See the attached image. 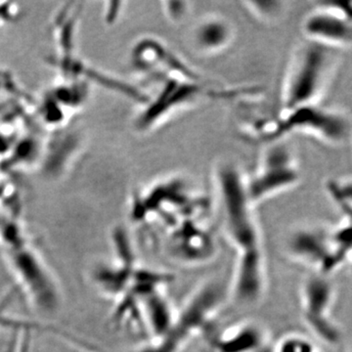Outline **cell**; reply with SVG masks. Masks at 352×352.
I'll return each instance as SVG.
<instances>
[{
    "label": "cell",
    "mask_w": 352,
    "mask_h": 352,
    "mask_svg": "<svg viewBox=\"0 0 352 352\" xmlns=\"http://www.w3.org/2000/svg\"><path fill=\"white\" fill-rule=\"evenodd\" d=\"M131 68L147 83L164 78L201 80L196 69L160 39L147 36L139 39L131 52Z\"/></svg>",
    "instance_id": "cell-11"
},
{
    "label": "cell",
    "mask_w": 352,
    "mask_h": 352,
    "mask_svg": "<svg viewBox=\"0 0 352 352\" xmlns=\"http://www.w3.org/2000/svg\"><path fill=\"white\" fill-rule=\"evenodd\" d=\"M6 252L11 272L32 305L43 310L56 307V284L38 252L27 243Z\"/></svg>",
    "instance_id": "cell-10"
},
{
    "label": "cell",
    "mask_w": 352,
    "mask_h": 352,
    "mask_svg": "<svg viewBox=\"0 0 352 352\" xmlns=\"http://www.w3.org/2000/svg\"><path fill=\"white\" fill-rule=\"evenodd\" d=\"M265 352H322V349L312 338L302 333H291L280 338Z\"/></svg>",
    "instance_id": "cell-17"
},
{
    "label": "cell",
    "mask_w": 352,
    "mask_h": 352,
    "mask_svg": "<svg viewBox=\"0 0 352 352\" xmlns=\"http://www.w3.org/2000/svg\"><path fill=\"white\" fill-rule=\"evenodd\" d=\"M50 134L21 90L0 99V173L18 175L43 168Z\"/></svg>",
    "instance_id": "cell-2"
},
{
    "label": "cell",
    "mask_w": 352,
    "mask_h": 352,
    "mask_svg": "<svg viewBox=\"0 0 352 352\" xmlns=\"http://www.w3.org/2000/svg\"><path fill=\"white\" fill-rule=\"evenodd\" d=\"M221 303V289L217 284L201 285L177 310L168 332L135 352H182L196 338L207 337L214 330Z\"/></svg>",
    "instance_id": "cell-5"
},
{
    "label": "cell",
    "mask_w": 352,
    "mask_h": 352,
    "mask_svg": "<svg viewBox=\"0 0 352 352\" xmlns=\"http://www.w3.org/2000/svg\"><path fill=\"white\" fill-rule=\"evenodd\" d=\"M212 352H265L270 346L267 331L258 322L242 320L207 336Z\"/></svg>",
    "instance_id": "cell-14"
},
{
    "label": "cell",
    "mask_w": 352,
    "mask_h": 352,
    "mask_svg": "<svg viewBox=\"0 0 352 352\" xmlns=\"http://www.w3.org/2000/svg\"><path fill=\"white\" fill-rule=\"evenodd\" d=\"M214 187L220 231L234 252L229 298L237 307H256L267 291V261L247 176L233 162H219L214 170Z\"/></svg>",
    "instance_id": "cell-1"
},
{
    "label": "cell",
    "mask_w": 352,
    "mask_h": 352,
    "mask_svg": "<svg viewBox=\"0 0 352 352\" xmlns=\"http://www.w3.org/2000/svg\"><path fill=\"white\" fill-rule=\"evenodd\" d=\"M326 191L330 200L337 207L342 219H351L352 185L351 180L330 179L326 183Z\"/></svg>",
    "instance_id": "cell-16"
},
{
    "label": "cell",
    "mask_w": 352,
    "mask_h": 352,
    "mask_svg": "<svg viewBox=\"0 0 352 352\" xmlns=\"http://www.w3.org/2000/svg\"><path fill=\"white\" fill-rule=\"evenodd\" d=\"M21 17V9L17 2L0 1V32L16 24Z\"/></svg>",
    "instance_id": "cell-19"
},
{
    "label": "cell",
    "mask_w": 352,
    "mask_h": 352,
    "mask_svg": "<svg viewBox=\"0 0 352 352\" xmlns=\"http://www.w3.org/2000/svg\"><path fill=\"white\" fill-rule=\"evenodd\" d=\"M292 133L307 134L328 144L340 145L351 135V122L339 111L310 104L282 110L273 119L270 142Z\"/></svg>",
    "instance_id": "cell-7"
},
{
    "label": "cell",
    "mask_w": 352,
    "mask_h": 352,
    "mask_svg": "<svg viewBox=\"0 0 352 352\" xmlns=\"http://www.w3.org/2000/svg\"><path fill=\"white\" fill-rule=\"evenodd\" d=\"M164 252L173 263L197 267L212 261L217 254L214 234L205 219L190 220L162 238Z\"/></svg>",
    "instance_id": "cell-13"
},
{
    "label": "cell",
    "mask_w": 352,
    "mask_h": 352,
    "mask_svg": "<svg viewBox=\"0 0 352 352\" xmlns=\"http://www.w3.org/2000/svg\"><path fill=\"white\" fill-rule=\"evenodd\" d=\"M302 170L293 148L284 139L267 143L258 168L247 176V188L254 206L289 191L300 183Z\"/></svg>",
    "instance_id": "cell-8"
},
{
    "label": "cell",
    "mask_w": 352,
    "mask_h": 352,
    "mask_svg": "<svg viewBox=\"0 0 352 352\" xmlns=\"http://www.w3.org/2000/svg\"><path fill=\"white\" fill-rule=\"evenodd\" d=\"M155 87L153 94H148V100L141 106L135 119V127L141 132L157 129L171 115L197 102L206 98H214L222 94H231L227 91H215L206 87L203 78H164L147 83Z\"/></svg>",
    "instance_id": "cell-6"
},
{
    "label": "cell",
    "mask_w": 352,
    "mask_h": 352,
    "mask_svg": "<svg viewBox=\"0 0 352 352\" xmlns=\"http://www.w3.org/2000/svg\"><path fill=\"white\" fill-rule=\"evenodd\" d=\"M308 41L339 50L349 47L352 41L351 1L326 0L308 14L302 23Z\"/></svg>",
    "instance_id": "cell-12"
},
{
    "label": "cell",
    "mask_w": 352,
    "mask_h": 352,
    "mask_svg": "<svg viewBox=\"0 0 352 352\" xmlns=\"http://www.w3.org/2000/svg\"><path fill=\"white\" fill-rule=\"evenodd\" d=\"M17 83L13 80L12 76L9 75L6 71L0 69V99L20 91Z\"/></svg>",
    "instance_id": "cell-21"
},
{
    "label": "cell",
    "mask_w": 352,
    "mask_h": 352,
    "mask_svg": "<svg viewBox=\"0 0 352 352\" xmlns=\"http://www.w3.org/2000/svg\"><path fill=\"white\" fill-rule=\"evenodd\" d=\"M189 3L185 1L164 2V10L166 17L171 22H180L187 17L189 13Z\"/></svg>",
    "instance_id": "cell-20"
},
{
    "label": "cell",
    "mask_w": 352,
    "mask_h": 352,
    "mask_svg": "<svg viewBox=\"0 0 352 352\" xmlns=\"http://www.w3.org/2000/svg\"><path fill=\"white\" fill-rule=\"evenodd\" d=\"M337 50L305 39L294 51L282 87V110L318 104L337 62Z\"/></svg>",
    "instance_id": "cell-4"
},
{
    "label": "cell",
    "mask_w": 352,
    "mask_h": 352,
    "mask_svg": "<svg viewBox=\"0 0 352 352\" xmlns=\"http://www.w3.org/2000/svg\"><path fill=\"white\" fill-rule=\"evenodd\" d=\"M351 219H342L332 228L303 226L294 229L285 241L289 261L314 274L332 277L351 263Z\"/></svg>",
    "instance_id": "cell-3"
},
{
    "label": "cell",
    "mask_w": 352,
    "mask_h": 352,
    "mask_svg": "<svg viewBox=\"0 0 352 352\" xmlns=\"http://www.w3.org/2000/svg\"><path fill=\"white\" fill-rule=\"evenodd\" d=\"M235 32L233 25L221 16H208L194 28L192 44L205 54H215L226 50L232 43Z\"/></svg>",
    "instance_id": "cell-15"
},
{
    "label": "cell",
    "mask_w": 352,
    "mask_h": 352,
    "mask_svg": "<svg viewBox=\"0 0 352 352\" xmlns=\"http://www.w3.org/2000/svg\"><path fill=\"white\" fill-rule=\"evenodd\" d=\"M245 6L259 19L273 21L281 15L283 11V2L277 0H258V1H245Z\"/></svg>",
    "instance_id": "cell-18"
},
{
    "label": "cell",
    "mask_w": 352,
    "mask_h": 352,
    "mask_svg": "<svg viewBox=\"0 0 352 352\" xmlns=\"http://www.w3.org/2000/svg\"><path fill=\"white\" fill-rule=\"evenodd\" d=\"M337 288L332 277L310 273L298 289L300 316L312 339L318 344L337 346L342 333L333 317Z\"/></svg>",
    "instance_id": "cell-9"
}]
</instances>
